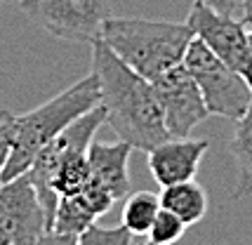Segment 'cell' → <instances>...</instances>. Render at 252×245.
Wrapping results in <instances>:
<instances>
[{
    "instance_id": "cb8c5ba5",
    "label": "cell",
    "mask_w": 252,
    "mask_h": 245,
    "mask_svg": "<svg viewBox=\"0 0 252 245\" xmlns=\"http://www.w3.org/2000/svg\"><path fill=\"white\" fill-rule=\"evenodd\" d=\"M236 5H238V7H241V0H236Z\"/></svg>"
},
{
    "instance_id": "5b68a950",
    "label": "cell",
    "mask_w": 252,
    "mask_h": 245,
    "mask_svg": "<svg viewBox=\"0 0 252 245\" xmlns=\"http://www.w3.org/2000/svg\"><path fill=\"white\" fill-rule=\"evenodd\" d=\"M182 64L198 83L210 116H221L236 122L248 113L252 106V85L217 55H212L203 40H191Z\"/></svg>"
},
{
    "instance_id": "3957f363",
    "label": "cell",
    "mask_w": 252,
    "mask_h": 245,
    "mask_svg": "<svg viewBox=\"0 0 252 245\" xmlns=\"http://www.w3.org/2000/svg\"><path fill=\"white\" fill-rule=\"evenodd\" d=\"M193 38L196 33L187 22L165 19L109 17L101 29V40L116 57L151 83L184 61Z\"/></svg>"
},
{
    "instance_id": "d6986e66",
    "label": "cell",
    "mask_w": 252,
    "mask_h": 245,
    "mask_svg": "<svg viewBox=\"0 0 252 245\" xmlns=\"http://www.w3.org/2000/svg\"><path fill=\"white\" fill-rule=\"evenodd\" d=\"M35 245H78V236L59 234V231H47Z\"/></svg>"
},
{
    "instance_id": "4fadbf2b",
    "label": "cell",
    "mask_w": 252,
    "mask_h": 245,
    "mask_svg": "<svg viewBox=\"0 0 252 245\" xmlns=\"http://www.w3.org/2000/svg\"><path fill=\"white\" fill-rule=\"evenodd\" d=\"M229 151L238 167V186L233 191V198L252 196V106L241 121H236Z\"/></svg>"
},
{
    "instance_id": "8992f818",
    "label": "cell",
    "mask_w": 252,
    "mask_h": 245,
    "mask_svg": "<svg viewBox=\"0 0 252 245\" xmlns=\"http://www.w3.org/2000/svg\"><path fill=\"white\" fill-rule=\"evenodd\" d=\"M22 12L62 40L94 43L109 19V0H22Z\"/></svg>"
},
{
    "instance_id": "9a60e30c",
    "label": "cell",
    "mask_w": 252,
    "mask_h": 245,
    "mask_svg": "<svg viewBox=\"0 0 252 245\" xmlns=\"http://www.w3.org/2000/svg\"><path fill=\"white\" fill-rule=\"evenodd\" d=\"M160 208H163L160 205V196H156L151 191H134L123 203L121 222L134 236H146L151 224L156 222Z\"/></svg>"
},
{
    "instance_id": "7a4b0ae2",
    "label": "cell",
    "mask_w": 252,
    "mask_h": 245,
    "mask_svg": "<svg viewBox=\"0 0 252 245\" xmlns=\"http://www.w3.org/2000/svg\"><path fill=\"white\" fill-rule=\"evenodd\" d=\"M104 122H106V111L99 104L92 111L85 113L83 118H78L73 125H68L59 137H55L35 156L33 165L26 172L35 184L40 201H43L50 231H52V224H55L59 198L83 191L85 184L92 179L88 149L94 142V134Z\"/></svg>"
},
{
    "instance_id": "44dd1931",
    "label": "cell",
    "mask_w": 252,
    "mask_h": 245,
    "mask_svg": "<svg viewBox=\"0 0 252 245\" xmlns=\"http://www.w3.org/2000/svg\"><path fill=\"white\" fill-rule=\"evenodd\" d=\"M241 19L245 26H250L252 24V0H241Z\"/></svg>"
},
{
    "instance_id": "30bf717a",
    "label": "cell",
    "mask_w": 252,
    "mask_h": 245,
    "mask_svg": "<svg viewBox=\"0 0 252 245\" xmlns=\"http://www.w3.org/2000/svg\"><path fill=\"white\" fill-rule=\"evenodd\" d=\"M210 144L205 139L170 137L149 151V170L160 186H172L196 177Z\"/></svg>"
},
{
    "instance_id": "e0dca14e",
    "label": "cell",
    "mask_w": 252,
    "mask_h": 245,
    "mask_svg": "<svg viewBox=\"0 0 252 245\" xmlns=\"http://www.w3.org/2000/svg\"><path fill=\"white\" fill-rule=\"evenodd\" d=\"M130 229L121 224V226H101V224H92L83 234L78 236V245H132Z\"/></svg>"
},
{
    "instance_id": "52a82bcc",
    "label": "cell",
    "mask_w": 252,
    "mask_h": 245,
    "mask_svg": "<svg viewBox=\"0 0 252 245\" xmlns=\"http://www.w3.org/2000/svg\"><path fill=\"white\" fill-rule=\"evenodd\" d=\"M47 231V214L31 177L24 172L0 182V243L35 245Z\"/></svg>"
},
{
    "instance_id": "2e32d148",
    "label": "cell",
    "mask_w": 252,
    "mask_h": 245,
    "mask_svg": "<svg viewBox=\"0 0 252 245\" xmlns=\"http://www.w3.org/2000/svg\"><path fill=\"white\" fill-rule=\"evenodd\" d=\"M184 231H187V224L182 222L177 214H172L170 210L160 208V212H158L156 222L151 224L146 238H149V243L154 245H172L184 236Z\"/></svg>"
},
{
    "instance_id": "484cf974",
    "label": "cell",
    "mask_w": 252,
    "mask_h": 245,
    "mask_svg": "<svg viewBox=\"0 0 252 245\" xmlns=\"http://www.w3.org/2000/svg\"><path fill=\"white\" fill-rule=\"evenodd\" d=\"M0 245H5V243H0Z\"/></svg>"
},
{
    "instance_id": "9c48e42d",
    "label": "cell",
    "mask_w": 252,
    "mask_h": 245,
    "mask_svg": "<svg viewBox=\"0 0 252 245\" xmlns=\"http://www.w3.org/2000/svg\"><path fill=\"white\" fill-rule=\"evenodd\" d=\"M154 92L163 109V121L170 137H189L191 130L210 116L203 92L184 64L170 68L154 80Z\"/></svg>"
},
{
    "instance_id": "ba28073f",
    "label": "cell",
    "mask_w": 252,
    "mask_h": 245,
    "mask_svg": "<svg viewBox=\"0 0 252 245\" xmlns=\"http://www.w3.org/2000/svg\"><path fill=\"white\" fill-rule=\"evenodd\" d=\"M187 24L193 29L198 40L208 45L212 55H217L226 66L238 71L252 85V52L248 40V26L243 24V19L210 10L196 0L187 17Z\"/></svg>"
},
{
    "instance_id": "8fae6325",
    "label": "cell",
    "mask_w": 252,
    "mask_h": 245,
    "mask_svg": "<svg viewBox=\"0 0 252 245\" xmlns=\"http://www.w3.org/2000/svg\"><path fill=\"white\" fill-rule=\"evenodd\" d=\"M134 151V146L127 142H92L88 149V160L90 170H92V179L101 184L104 189H109L113 193L116 201L127 198V193L132 189L130 182V156Z\"/></svg>"
},
{
    "instance_id": "6da1fadb",
    "label": "cell",
    "mask_w": 252,
    "mask_h": 245,
    "mask_svg": "<svg viewBox=\"0 0 252 245\" xmlns=\"http://www.w3.org/2000/svg\"><path fill=\"white\" fill-rule=\"evenodd\" d=\"M90 47L92 73L99 80L106 122L118 134V139L142 151H151L160 142L170 139L154 83L123 64L101 38L90 43Z\"/></svg>"
},
{
    "instance_id": "ffe728a7",
    "label": "cell",
    "mask_w": 252,
    "mask_h": 245,
    "mask_svg": "<svg viewBox=\"0 0 252 245\" xmlns=\"http://www.w3.org/2000/svg\"><path fill=\"white\" fill-rule=\"evenodd\" d=\"M198 2H203L205 7L215 12H221V14H233L236 12V0H198Z\"/></svg>"
},
{
    "instance_id": "ac0fdd59",
    "label": "cell",
    "mask_w": 252,
    "mask_h": 245,
    "mask_svg": "<svg viewBox=\"0 0 252 245\" xmlns=\"http://www.w3.org/2000/svg\"><path fill=\"white\" fill-rule=\"evenodd\" d=\"M14 122H17V113L0 109V179L7 165V158L12 151V139H14Z\"/></svg>"
},
{
    "instance_id": "7c38bea8",
    "label": "cell",
    "mask_w": 252,
    "mask_h": 245,
    "mask_svg": "<svg viewBox=\"0 0 252 245\" xmlns=\"http://www.w3.org/2000/svg\"><path fill=\"white\" fill-rule=\"evenodd\" d=\"M160 205L172 214H177L187 226H191V224H198L205 217L208 193L198 182L189 179V182H179V184H172V186H163Z\"/></svg>"
},
{
    "instance_id": "d4e9b609",
    "label": "cell",
    "mask_w": 252,
    "mask_h": 245,
    "mask_svg": "<svg viewBox=\"0 0 252 245\" xmlns=\"http://www.w3.org/2000/svg\"><path fill=\"white\" fill-rule=\"evenodd\" d=\"M146 245H154V243H146Z\"/></svg>"
},
{
    "instance_id": "7402d4cb",
    "label": "cell",
    "mask_w": 252,
    "mask_h": 245,
    "mask_svg": "<svg viewBox=\"0 0 252 245\" xmlns=\"http://www.w3.org/2000/svg\"><path fill=\"white\" fill-rule=\"evenodd\" d=\"M248 40H250V52H252V24L248 26Z\"/></svg>"
},
{
    "instance_id": "277c9868",
    "label": "cell",
    "mask_w": 252,
    "mask_h": 245,
    "mask_svg": "<svg viewBox=\"0 0 252 245\" xmlns=\"http://www.w3.org/2000/svg\"><path fill=\"white\" fill-rule=\"evenodd\" d=\"M99 104H101L99 80L90 71V76L80 78L50 101L40 104L38 109L29 113H17L12 151L0 182H10V179L29 172L35 156L45 146Z\"/></svg>"
},
{
    "instance_id": "5bb4252c",
    "label": "cell",
    "mask_w": 252,
    "mask_h": 245,
    "mask_svg": "<svg viewBox=\"0 0 252 245\" xmlns=\"http://www.w3.org/2000/svg\"><path fill=\"white\" fill-rule=\"evenodd\" d=\"M97 212L90 208V203L83 198V193L78 191L73 196H64L59 198L55 212V224H52V231L59 234H71V236H80L88 226L97 222Z\"/></svg>"
},
{
    "instance_id": "603a6c76",
    "label": "cell",
    "mask_w": 252,
    "mask_h": 245,
    "mask_svg": "<svg viewBox=\"0 0 252 245\" xmlns=\"http://www.w3.org/2000/svg\"><path fill=\"white\" fill-rule=\"evenodd\" d=\"M0 2H22V0H0Z\"/></svg>"
}]
</instances>
